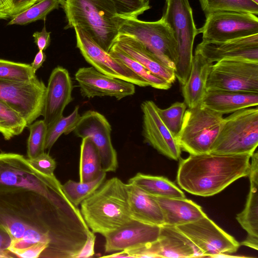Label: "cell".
Masks as SVG:
<instances>
[{"mask_svg":"<svg viewBox=\"0 0 258 258\" xmlns=\"http://www.w3.org/2000/svg\"><path fill=\"white\" fill-rule=\"evenodd\" d=\"M61 185H0V225L15 257L75 258L81 250L90 229Z\"/></svg>","mask_w":258,"mask_h":258,"instance_id":"1","label":"cell"},{"mask_svg":"<svg viewBox=\"0 0 258 258\" xmlns=\"http://www.w3.org/2000/svg\"><path fill=\"white\" fill-rule=\"evenodd\" d=\"M250 157L249 154H190L179 162L177 183L194 195H215L238 179L248 176Z\"/></svg>","mask_w":258,"mask_h":258,"instance_id":"2","label":"cell"},{"mask_svg":"<svg viewBox=\"0 0 258 258\" xmlns=\"http://www.w3.org/2000/svg\"><path fill=\"white\" fill-rule=\"evenodd\" d=\"M80 205L89 228L103 236L133 220L128 211L126 183L116 177L104 180Z\"/></svg>","mask_w":258,"mask_h":258,"instance_id":"3","label":"cell"},{"mask_svg":"<svg viewBox=\"0 0 258 258\" xmlns=\"http://www.w3.org/2000/svg\"><path fill=\"white\" fill-rule=\"evenodd\" d=\"M68 24L86 32L108 52L119 34L120 16L112 0H59Z\"/></svg>","mask_w":258,"mask_h":258,"instance_id":"4","label":"cell"},{"mask_svg":"<svg viewBox=\"0 0 258 258\" xmlns=\"http://www.w3.org/2000/svg\"><path fill=\"white\" fill-rule=\"evenodd\" d=\"M161 18L171 28L174 34L176 42L174 73L182 86L190 74L194 40L199 34L188 0H165Z\"/></svg>","mask_w":258,"mask_h":258,"instance_id":"5","label":"cell"},{"mask_svg":"<svg viewBox=\"0 0 258 258\" xmlns=\"http://www.w3.org/2000/svg\"><path fill=\"white\" fill-rule=\"evenodd\" d=\"M258 145V109L238 110L224 118L210 151L219 155H252Z\"/></svg>","mask_w":258,"mask_h":258,"instance_id":"6","label":"cell"},{"mask_svg":"<svg viewBox=\"0 0 258 258\" xmlns=\"http://www.w3.org/2000/svg\"><path fill=\"white\" fill-rule=\"evenodd\" d=\"M223 114L200 103L186 110L175 139L181 150L191 155L210 152L223 123Z\"/></svg>","mask_w":258,"mask_h":258,"instance_id":"7","label":"cell"},{"mask_svg":"<svg viewBox=\"0 0 258 258\" xmlns=\"http://www.w3.org/2000/svg\"><path fill=\"white\" fill-rule=\"evenodd\" d=\"M119 33L131 36L167 66L174 70L176 42L173 31L161 18L147 22L120 16Z\"/></svg>","mask_w":258,"mask_h":258,"instance_id":"8","label":"cell"},{"mask_svg":"<svg viewBox=\"0 0 258 258\" xmlns=\"http://www.w3.org/2000/svg\"><path fill=\"white\" fill-rule=\"evenodd\" d=\"M45 90L37 77L29 81L0 79V100L20 114L27 126L41 115Z\"/></svg>","mask_w":258,"mask_h":258,"instance_id":"9","label":"cell"},{"mask_svg":"<svg viewBox=\"0 0 258 258\" xmlns=\"http://www.w3.org/2000/svg\"><path fill=\"white\" fill-rule=\"evenodd\" d=\"M198 29L202 41L222 42L258 34L257 16L250 13L223 11L208 14Z\"/></svg>","mask_w":258,"mask_h":258,"instance_id":"10","label":"cell"},{"mask_svg":"<svg viewBox=\"0 0 258 258\" xmlns=\"http://www.w3.org/2000/svg\"><path fill=\"white\" fill-rule=\"evenodd\" d=\"M224 90L258 93V62L221 60L212 64L206 90Z\"/></svg>","mask_w":258,"mask_h":258,"instance_id":"11","label":"cell"},{"mask_svg":"<svg viewBox=\"0 0 258 258\" xmlns=\"http://www.w3.org/2000/svg\"><path fill=\"white\" fill-rule=\"evenodd\" d=\"M194 244L202 257H219L236 252L240 243L207 215L176 226Z\"/></svg>","mask_w":258,"mask_h":258,"instance_id":"12","label":"cell"},{"mask_svg":"<svg viewBox=\"0 0 258 258\" xmlns=\"http://www.w3.org/2000/svg\"><path fill=\"white\" fill-rule=\"evenodd\" d=\"M72 132L78 137H89L92 140L98 150L102 171L116 170L118 160L111 142V127L103 115L93 110L85 112Z\"/></svg>","mask_w":258,"mask_h":258,"instance_id":"13","label":"cell"},{"mask_svg":"<svg viewBox=\"0 0 258 258\" xmlns=\"http://www.w3.org/2000/svg\"><path fill=\"white\" fill-rule=\"evenodd\" d=\"M77 47L85 59L98 71L140 87L150 86L125 65L116 60L98 45L83 30L74 28Z\"/></svg>","mask_w":258,"mask_h":258,"instance_id":"14","label":"cell"},{"mask_svg":"<svg viewBox=\"0 0 258 258\" xmlns=\"http://www.w3.org/2000/svg\"><path fill=\"white\" fill-rule=\"evenodd\" d=\"M75 79L81 95L88 98L110 96L120 100L135 93L133 83L107 76L93 67L80 68L75 74Z\"/></svg>","mask_w":258,"mask_h":258,"instance_id":"15","label":"cell"},{"mask_svg":"<svg viewBox=\"0 0 258 258\" xmlns=\"http://www.w3.org/2000/svg\"><path fill=\"white\" fill-rule=\"evenodd\" d=\"M143 136L148 143L160 154L174 160L180 157L181 150L175 138L161 120L157 105L151 100L142 102Z\"/></svg>","mask_w":258,"mask_h":258,"instance_id":"16","label":"cell"},{"mask_svg":"<svg viewBox=\"0 0 258 258\" xmlns=\"http://www.w3.org/2000/svg\"><path fill=\"white\" fill-rule=\"evenodd\" d=\"M160 226L132 220L117 229L105 235L106 253L140 249L158 240Z\"/></svg>","mask_w":258,"mask_h":258,"instance_id":"17","label":"cell"},{"mask_svg":"<svg viewBox=\"0 0 258 258\" xmlns=\"http://www.w3.org/2000/svg\"><path fill=\"white\" fill-rule=\"evenodd\" d=\"M195 53L213 63L221 60H243L258 62V34L222 42L202 41Z\"/></svg>","mask_w":258,"mask_h":258,"instance_id":"18","label":"cell"},{"mask_svg":"<svg viewBox=\"0 0 258 258\" xmlns=\"http://www.w3.org/2000/svg\"><path fill=\"white\" fill-rule=\"evenodd\" d=\"M73 88L68 71L60 66L55 68L46 87L41 114L47 126L62 115L65 107L73 100Z\"/></svg>","mask_w":258,"mask_h":258,"instance_id":"19","label":"cell"},{"mask_svg":"<svg viewBox=\"0 0 258 258\" xmlns=\"http://www.w3.org/2000/svg\"><path fill=\"white\" fill-rule=\"evenodd\" d=\"M248 176L250 189L243 210L237 214L236 219L247 232V235L240 244L258 249V153L251 156Z\"/></svg>","mask_w":258,"mask_h":258,"instance_id":"20","label":"cell"},{"mask_svg":"<svg viewBox=\"0 0 258 258\" xmlns=\"http://www.w3.org/2000/svg\"><path fill=\"white\" fill-rule=\"evenodd\" d=\"M148 250L153 257H202L191 241L177 227L160 226L157 241L151 244Z\"/></svg>","mask_w":258,"mask_h":258,"instance_id":"21","label":"cell"},{"mask_svg":"<svg viewBox=\"0 0 258 258\" xmlns=\"http://www.w3.org/2000/svg\"><path fill=\"white\" fill-rule=\"evenodd\" d=\"M115 43L125 53L136 60L155 76L170 83L174 82V70L170 68L133 37L119 33Z\"/></svg>","mask_w":258,"mask_h":258,"instance_id":"22","label":"cell"},{"mask_svg":"<svg viewBox=\"0 0 258 258\" xmlns=\"http://www.w3.org/2000/svg\"><path fill=\"white\" fill-rule=\"evenodd\" d=\"M201 104L222 114L258 105V93L224 90H206Z\"/></svg>","mask_w":258,"mask_h":258,"instance_id":"23","label":"cell"},{"mask_svg":"<svg viewBox=\"0 0 258 258\" xmlns=\"http://www.w3.org/2000/svg\"><path fill=\"white\" fill-rule=\"evenodd\" d=\"M128 211L132 219L150 225H164L161 209L154 198L135 185L126 184Z\"/></svg>","mask_w":258,"mask_h":258,"instance_id":"24","label":"cell"},{"mask_svg":"<svg viewBox=\"0 0 258 258\" xmlns=\"http://www.w3.org/2000/svg\"><path fill=\"white\" fill-rule=\"evenodd\" d=\"M153 197L161 209L164 225L176 227L196 221L207 215L200 206L186 198Z\"/></svg>","mask_w":258,"mask_h":258,"instance_id":"25","label":"cell"},{"mask_svg":"<svg viewBox=\"0 0 258 258\" xmlns=\"http://www.w3.org/2000/svg\"><path fill=\"white\" fill-rule=\"evenodd\" d=\"M212 63L199 53L193 55L189 76L182 86L184 102L188 108L200 104L206 92V84Z\"/></svg>","mask_w":258,"mask_h":258,"instance_id":"26","label":"cell"},{"mask_svg":"<svg viewBox=\"0 0 258 258\" xmlns=\"http://www.w3.org/2000/svg\"><path fill=\"white\" fill-rule=\"evenodd\" d=\"M128 183L138 186L149 195L166 198H185L183 192L174 183L163 176L138 173Z\"/></svg>","mask_w":258,"mask_h":258,"instance_id":"27","label":"cell"},{"mask_svg":"<svg viewBox=\"0 0 258 258\" xmlns=\"http://www.w3.org/2000/svg\"><path fill=\"white\" fill-rule=\"evenodd\" d=\"M101 171L100 156L96 146L89 137L82 139L80 146L79 181H92Z\"/></svg>","mask_w":258,"mask_h":258,"instance_id":"28","label":"cell"},{"mask_svg":"<svg viewBox=\"0 0 258 258\" xmlns=\"http://www.w3.org/2000/svg\"><path fill=\"white\" fill-rule=\"evenodd\" d=\"M108 53L146 81L150 86L161 90H168L171 88V83L152 74L141 63L123 52L116 43H114Z\"/></svg>","mask_w":258,"mask_h":258,"instance_id":"29","label":"cell"},{"mask_svg":"<svg viewBox=\"0 0 258 258\" xmlns=\"http://www.w3.org/2000/svg\"><path fill=\"white\" fill-rule=\"evenodd\" d=\"M106 173L101 171L95 179L86 182L69 180L61 185L62 190L69 201L78 207L92 195L104 182Z\"/></svg>","mask_w":258,"mask_h":258,"instance_id":"30","label":"cell"},{"mask_svg":"<svg viewBox=\"0 0 258 258\" xmlns=\"http://www.w3.org/2000/svg\"><path fill=\"white\" fill-rule=\"evenodd\" d=\"M205 16L215 12L234 11L258 15V4L252 0H199Z\"/></svg>","mask_w":258,"mask_h":258,"instance_id":"31","label":"cell"},{"mask_svg":"<svg viewBox=\"0 0 258 258\" xmlns=\"http://www.w3.org/2000/svg\"><path fill=\"white\" fill-rule=\"evenodd\" d=\"M59 6V0H40L10 18L8 25H25L38 20L45 21L47 15Z\"/></svg>","mask_w":258,"mask_h":258,"instance_id":"32","label":"cell"},{"mask_svg":"<svg viewBox=\"0 0 258 258\" xmlns=\"http://www.w3.org/2000/svg\"><path fill=\"white\" fill-rule=\"evenodd\" d=\"M79 106H76L69 115L60 116L47 128L45 150H50L57 139L62 134L68 135L73 131L79 120Z\"/></svg>","mask_w":258,"mask_h":258,"instance_id":"33","label":"cell"},{"mask_svg":"<svg viewBox=\"0 0 258 258\" xmlns=\"http://www.w3.org/2000/svg\"><path fill=\"white\" fill-rule=\"evenodd\" d=\"M186 106L184 102H176L166 109L157 108L161 120L175 138L181 129Z\"/></svg>","mask_w":258,"mask_h":258,"instance_id":"34","label":"cell"},{"mask_svg":"<svg viewBox=\"0 0 258 258\" xmlns=\"http://www.w3.org/2000/svg\"><path fill=\"white\" fill-rule=\"evenodd\" d=\"M30 134L27 141L28 158H34L44 152L47 126L43 120H38L29 124Z\"/></svg>","mask_w":258,"mask_h":258,"instance_id":"35","label":"cell"},{"mask_svg":"<svg viewBox=\"0 0 258 258\" xmlns=\"http://www.w3.org/2000/svg\"><path fill=\"white\" fill-rule=\"evenodd\" d=\"M36 77L31 64L0 59V79L29 81Z\"/></svg>","mask_w":258,"mask_h":258,"instance_id":"36","label":"cell"},{"mask_svg":"<svg viewBox=\"0 0 258 258\" xmlns=\"http://www.w3.org/2000/svg\"><path fill=\"white\" fill-rule=\"evenodd\" d=\"M0 121L14 137L21 134L27 126V123L25 119L1 100H0Z\"/></svg>","mask_w":258,"mask_h":258,"instance_id":"37","label":"cell"},{"mask_svg":"<svg viewBox=\"0 0 258 258\" xmlns=\"http://www.w3.org/2000/svg\"><path fill=\"white\" fill-rule=\"evenodd\" d=\"M117 13L125 18H138L150 8L149 1L112 0Z\"/></svg>","mask_w":258,"mask_h":258,"instance_id":"38","label":"cell"},{"mask_svg":"<svg viewBox=\"0 0 258 258\" xmlns=\"http://www.w3.org/2000/svg\"><path fill=\"white\" fill-rule=\"evenodd\" d=\"M28 163L35 169L48 176L54 175L56 164L55 160L45 152L31 159H27Z\"/></svg>","mask_w":258,"mask_h":258,"instance_id":"39","label":"cell"},{"mask_svg":"<svg viewBox=\"0 0 258 258\" xmlns=\"http://www.w3.org/2000/svg\"><path fill=\"white\" fill-rule=\"evenodd\" d=\"M40 0H10L8 7L0 12V20L10 19Z\"/></svg>","mask_w":258,"mask_h":258,"instance_id":"40","label":"cell"},{"mask_svg":"<svg viewBox=\"0 0 258 258\" xmlns=\"http://www.w3.org/2000/svg\"><path fill=\"white\" fill-rule=\"evenodd\" d=\"M11 241L8 232L0 225V257H15L9 250Z\"/></svg>","mask_w":258,"mask_h":258,"instance_id":"41","label":"cell"},{"mask_svg":"<svg viewBox=\"0 0 258 258\" xmlns=\"http://www.w3.org/2000/svg\"><path fill=\"white\" fill-rule=\"evenodd\" d=\"M50 32L46 31L44 26L40 32L37 31L33 33V37L34 42L39 50H45L50 43Z\"/></svg>","mask_w":258,"mask_h":258,"instance_id":"42","label":"cell"},{"mask_svg":"<svg viewBox=\"0 0 258 258\" xmlns=\"http://www.w3.org/2000/svg\"><path fill=\"white\" fill-rule=\"evenodd\" d=\"M96 236L95 233L90 231L88 235L87 240L82 248L77 255L76 258H88L94 255V246Z\"/></svg>","mask_w":258,"mask_h":258,"instance_id":"43","label":"cell"},{"mask_svg":"<svg viewBox=\"0 0 258 258\" xmlns=\"http://www.w3.org/2000/svg\"><path fill=\"white\" fill-rule=\"evenodd\" d=\"M46 59V55L43 51L39 50L35 56L31 66L33 72L36 74V71L42 66Z\"/></svg>","mask_w":258,"mask_h":258,"instance_id":"44","label":"cell"},{"mask_svg":"<svg viewBox=\"0 0 258 258\" xmlns=\"http://www.w3.org/2000/svg\"><path fill=\"white\" fill-rule=\"evenodd\" d=\"M102 257H130L133 258L132 256L126 250H121L117 252H114L112 254L109 255L103 256Z\"/></svg>","mask_w":258,"mask_h":258,"instance_id":"45","label":"cell"},{"mask_svg":"<svg viewBox=\"0 0 258 258\" xmlns=\"http://www.w3.org/2000/svg\"><path fill=\"white\" fill-rule=\"evenodd\" d=\"M0 133L3 135L4 138L6 140H9L14 136L12 133L8 130L4 126L3 123L0 121Z\"/></svg>","mask_w":258,"mask_h":258,"instance_id":"46","label":"cell"},{"mask_svg":"<svg viewBox=\"0 0 258 258\" xmlns=\"http://www.w3.org/2000/svg\"><path fill=\"white\" fill-rule=\"evenodd\" d=\"M10 1V0H0V12L8 7Z\"/></svg>","mask_w":258,"mask_h":258,"instance_id":"47","label":"cell"},{"mask_svg":"<svg viewBox=\"0 0 258 258\" xmlns=\"http://www.w3.org/2000/svg\"><path fill=\"white\" fill-rule=\"evenodd\" d=\"M253 2H254L255 3L258 4V0H252Z\"/></svg>","mask_w":258,"mask_h":258,"instance_id":"48","label":"cell"},{"mask_svg":"<svg viewBox=\"0 0 258 258\" xmlns=\"http://www.w3.org/2000/svg\"><path fill=\"white\" fill-rule=\"evenodd\" d=\"M143 1H149V0H143Z\"/></svg>","mask_w":258,"mask_h":258,"instance_id":"49","label":"cell"}]
</instances>
